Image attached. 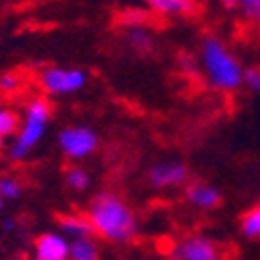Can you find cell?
I'll list each match as a JSON object with an SVG mask.
<instances>
[{
  "label": "cell",
  "mask_w": 260,
  "mask_h": 260,
  "mask_svg": "<svg viewBox=\"0 0 260 260\" xmlns=\"http://www.w3.org/2000/svg\"><path fill=\"white\" fill-rule=\"evenodd\" d=\"M40 83L46 94L62 96V94H75L88 83V73L81 69H60V67H48L42 71Z\"/></svg>",
  "instance_id": "obj_6"
},
{
  "label": "cell",
  "mask_w": 260,
  "mask_h": 260,
  "mask_svg": "<svg viewBox=\"0 0 260 260\" xmlns=\"http://www.w3.org/2000/svg\"><path fill=\"white\" fill-rule=\"evenodd\" d=\"M0 148H3V140H0Z\"/></svg>",
  "instance_id": "obj_23"
},
{
  "label": "cell",
  "mask_w": 260,
  "mask_h": 260,
  "mask_svg": "<svg viewBox=\"0 0 260 260\" xmlns=\"http://www.w3.org/2000/svg\"><path fill=\"white\" fill-rule=\"evenodd\" d=\"M23 191V185H21L17 179L13 177H3L0 179V198L3 200H17Z\"/></svg>",
  "instance_id": "obj_18"
},
{
  "label": "cell",
  "mask_w": 260,
  "mask_h": 260,
  "mask_svg": "<svg viewBox=\"0 0 260 260\" xmlns=\"http://www.w3.org/2000/svg\"><path fill=\"white\" fill-rule=\"evenodd\" d=\"M198 67L204 73L206 83L216 92L231 94L244 85L246 67L219 36H206L200 42Z\"/></svg>",
  "instance_id": "obj_2"
},
{
  "label": "cell",
  "mask_w": 260,
  "mask_h": 260,
  "mask_svg": "<svg viewBox=\"0 0 260 260\" xmlns=\"http://www.w3.org/2000/svg\"><path fill=\"white\" fill-rule=\"evenodd\" d=\"M127 40H129V44H132L136 50H150L152 48V38H150V34L142 27H132L127 31Z\"/></svg>",
  "instance_id": "obj_17"
},
{
  "label": "cell",
  "mask_w": 260,
  "mask_h": 260,
  "mask_svg": "<svg viewBox=\"0 0 260 260\" xmlns=\"http://www.w3.org/2000/svg\"><path fill=\"white\" fill-rule=\"evenodd\" d=\"M3 227H5V231H15L17 229V223H15V219H7L3 223Z\"/></svg>",
  "instance_id": "obj_21"
},
{
  "label": "cell",
  "mask_w": 260,
  "mask_h": 260,
  "mask_svg": "<svg viewBox=\"0 0 260 260\" xmlns=\"http://www.w3.org/2000/svg\"><path fill=\"white\" fill-rule=\"evenodd\" d=\"M240 231L246 240L260 242V204L250 208L240 221Z\"/></svg>",
  "instance_id": "obj_13"
},
{
  "label": "cell",
  "mask_w": 260,
  "mask_h": 260,
  "mask_svg": "<svg viewBox=\"0 0 260 260\" xmlns=\"http://www.w3.org/2000/svg\"><path fill=\"white\" fill-rule=\"evenodd\" d=\"M64 183H67V187H71L73 191H85L92 183V177L85 169L71 167V169L64 171Z\"/></svg>",
  "instance_id": "obj_15"
},
{
  "label": "cell",
  "mask_w": 260,
  "mask_h": 260,
  "mask_svg": "<svg viewBox=\"0 0 260 260\" xmlns=\"http://www.w3.org/2000/svg\"><path fill=\"white\" fill-rule=\"evenodd\" d=\"M185 200L196 208V210H214L216 206L221 204L223 200V193L221 189H216L214 185L210 183H204V181H196L187 185L185 189Z\"/></svg>",
  "instance_id": "obj_9"
},
{
  "label": "cell",
  "mask_w": 260,
  "mask_h": 260,
  "mask_svg": "<svg viewBox=\"0 0 260 260\" xmlns=\"http://www.w3.org/2000/svg\"><path fill=\"white\" fill-rule=\"evenodd\" d=\"M69 260H100V250L94 240L69 242Z\"/></svg>",
  "instance_id": "obj_12"
},
{
  "label": "cell",
  "mask_w": 260,
  "mask_h": 260,
  "mask_svg": "<svg viewBox=\"0 0 260 260\" xmlns=\"http://www.w3.org/2000/svg\"><path fill=\"white\" fill-rule=\"evenodd\" d=\"M173 260H223L221 246L208 235L191 233L177 240L171 248Z\"/></svg>",
  "instance_id": "obj_5"
},
{
  "label": "cell",
  "mask_w": 260,
  "mask_h": 260,
  "mask_svg": "<svg viewBox=\"0 0 260 260\" xmlns=\"http://www.w3.org/2000/svg\"><path fill=\"white\" fill-rule=\"evenodd\" d=\"M187 177H189V169L185 162H179V160L156 162L148 171V183L156 189L179 187L187 181Z\"/></svg>",
  "instance_id": "obj_7"
},
{
  "label": "cell",
  "mask_w": 260,
  "mask_h": 260,
  "mask_svg": "<svg viewBox=\"0 0 260 260\" xmlns=\"http://www.w3.org/2000/svg\"><path fill=\"white\" fill-rule=\"evenodd\" d=\"M244 85H246L250 92H254V94L260 96V64H252V67L246 69V73H244Z\"/></svg>",
  "instance_id": "obj_19"
},
{
  "label": "cell",
  "mask_w": 260,
  "mask_h": 260,
  "mask_svg": "<svg viewBox=\"0 0 260 260\" xmlns=\"http://www.w3.org/2000/svg\"><path fill=\"white\" fill-rule=\"evenodd\" d=\"M88 221L100 237L108 242L127 244L138 237V216L121 196L113 191H100L88 204Z\"/></svg>",
  "instance_id": "obj_1"
},
{
  "label": "cell",
  "mask_w": 260,
  "mask_h": 260,
  "mask_svg": "<svg viewBox=\"0 0 260 260\" xmlns=\"http://www.w3.org/2000/svg\"><path fill=\"white\" fill-rule=\"evenodd\" d=\"M50 113H52V108H50L46 98H34L27 104L25 117L19 125L17 140L11 146V152H9L11 160L21 162V160H25L29 156V152L40 144V140L44 138V134H46Z\"/></svg>",
  "instance_id": "obj_3"
},
{
  "label": "cell",
  "mask_w": 260,
  "mask_h": 260,
  "mask_svg": "<svg viewBox=\"0 0 260 260\" xmlns=\"http://www.w3.org/2000/svg\"><path fill=\"white\" fill-rule=\"evenodd\" d=\"M146 7L152 11V13L165 15V17H183V15H191V11L196 9V5L187 3V0H150Z\"/></svg>",
  "instance_id": "obj_11"
},
{
  "label": "cell",
  "mask_w": 260,
  "mask_h": 260,
  "mask_svg": "<svg viewBox=\"0 0 260 260\" xmlns=\"http://www.w3.org/2000/svg\"><path fill=\"white\" fill-rule=\"evenodd\" d=\"M19 125H21V121H19L17 113H13L11 108H0V140L13 136L19 129Z\"/></svg>",
  "instance_id": "obj_16"
},
{
  "label": "cell",
  "mask_w": 260,
  "mask_h": 260,
  "mask_svg": "<svg viewBox=\"0 0 260 260\" xmlns=\"http://www.w3.org/2000/svg\"><path fill=\"white\" fill-rule=\"evenodd\" d=\"M58 229L73 240H92L94 229L83 214H60L58 216Z\"/></svg>",
  "instance_id": "obj_10"
},
{
  "label": "cell",
  "mask_w": 260,
  "mask_h": 260,
  "mask_svg": "<svg viewBox=\"0 0 260 260\" xmlns=\"http://www.w3.org/2000/svg\"><path fill=\"white\" fill-rule=\"evenodd\" d=\"M3 208H5V200H3V198H0V210H3Z\"/></svg>",
  "instance_id": "obj_22"
},
{
  "label": "cell",
  "mask_w": 260,
  "mask_h": 260,
  "mask_svg": "<svg viewBox=\"0 0 260 260\" xmlns=\"http://www.w3.org/2000/svg\"><path fill=\"white\" fill-rule=\"evenodd\" d=\"M36 260H69V242L62 233H42L34 242Z\"/></svg>",
  "instance_id": "obj_8"
},
{
  "label": "cell",
  "mask_w": 260,
  "mask_h": 260,
  "mask_svg": "<svg viewBox=\"0 0 260 260\" xmlns=\"http://www.w3.org/2000/svg\"><path fill=\"white\" fill-rule=\"evenodd\" d=\"M21 83V77L17 73H3L0 75V90L3 92H15Z\"/></svg>",
  "instance_id": "obj_20"
},
{
  "label": "cell",
  "mask_w": 260,
  "mask_h": 260,
  "mask_svg": "<svg viewBox=\"0 0 260 260\" xmlns=\"http://www.w3.org/2000/svg\"><path fill=\"white\" fill-rule=\"evenodd\" d=\"M58 148L67 158L81 160L96 152L98 136L85 125H71L58 134Z\"/></svg>",
  "instance_id": "obj_4"
},
{
  "label": "cell",
  "mask_w": 260,
  "mask_h": 260,
  "mask_svg": "<svg viewBox=\"0 0 260 260\" xmlns=\"http://www.w3.org/2000/svg\"><path fill=\"white\" fill-rule=\"evenodd\" d=\"M229 9H237L246 23L260 25V0H242V3H227Z\"/></svg>",
  "instance_id": "obj_14"
}]
</instances>
